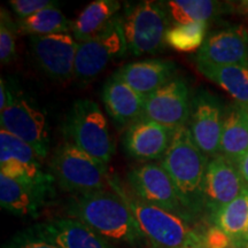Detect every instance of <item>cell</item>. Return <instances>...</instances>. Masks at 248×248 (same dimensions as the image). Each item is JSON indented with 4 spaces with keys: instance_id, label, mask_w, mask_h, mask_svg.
Segmentation results:
<instances>
[{
    "instance_id": "obj_4",
    "label": "cell",
    "mask_w": 248,
    "mask_h": 248,
    "mask_svg": "<svg viewBox=\"0 0 248 248\" xmlns=\"http://www.w3.org/2000/svg\"><path fill=\"white\" fill-rule=\"evenodd\" d=\"M54 181L64 192L84 194L110 187L107 166L71 142L57 148L51 163Z\"/></svg>"
},
{
    "instance_id": "obj_32",
    "label": "cell",
    "mask_w": 248,
    "mask_h": 248,
    "mask_svg": "<svg viewBox=\"0 0 248 248\" xmlns=\"http://www.w3.org/2000/svg\"><path fill=\"white\" fill-rule=\"evenodd\" d=\"M11 95L12 91L8 89V86L6 85L5 79L1 78V80H0V111H2L6 107H7Z\"/></svg>"
},
{
    "instance_id": "obj_22",
    "label": "cell",
    "mask_w": 248,
    "mask_h": 248,
    "mask_svg": "<svg viewBox=\"0 0 248 248\" xmlns=\"http://www.w3.org/2000/svg\"><path fill=\"white\" fill-rule=\"evenodd\" d=\"M197 68L206 78L225 90L235 102L248 106V66L197 63Z\"/></svg>"
},
{
    "instance_id": "obj_30",
    "label": "cell",
    "mask_w": 248,
    "mask_h": 248,
    "mask_svg": "<svg viewBox=\"0 0 248 248\" xmlns=\"http://www.w3.org/2000/svg\"><path fill=\"white\" fill-rule=\"evenodd\" d=\"M6 248H59L57 245L37 233L35 229L24 231L8 244Z\"/></svg>"
},
{
    "instance_id": "obj_12",
    "label": "cell",
    "mask_w": 248,
    "mask_h": 248,
    "mask_svg": "<svg viewBox=\"0 0 248 248\" xmlns=\"http://www.w3.org/2000/svg\"><path fill=\"white\" fill-rule=\"evenodd\" d=\"M30 43L36 61L49 78L59 83L74 78L78 43L70 33L35 36Z\"/></svg>"
},
{
    "instance_id": "obj_25",
    "label": "cell",
    "mask_w": 248,
    "mask_h": 248,
    "mask_svg": "<svg viewBox=\"0 0 248 248\" xmlns=\"http://www.w3.org/2000/svg\"><path fill=\"white\" fill-rule=\"evenodd\" d=\"M17 31L24 35L48 36L55 33H68L71 30L73 22H70L57 6L46 8L32 16L18 20Z\"/></svg>"
},
{
    "instance_id": "obj_17",
    "label": "cell",
    "mask_w": 248,
    "mask_h": 248,
    "mask_svg": "<svg viewBox=\"0 0 248 248\" xmlns=\"http://www.w3.org/2000/svg\"><path fill=\"white\" fill-rule=\"evenodd\" d=\"M177 67L168 60H146L125 64L116 74L146 100L157 90L176 78Z\"/></svg>"
},
{
    "instance_id": "obj_28",
    "label": "cell",
    "mask_w": 248,
    "mask_h": 248,
    "mask_svg": "<svg viewBox=\"0 0 248 248\" xmlns=\"http://www.w3.org/2000/svg\"><path fill=\"white\" fill-rule=\"evenodd\" d=\"M15 26L8 13L1 8V23H0V60L2 64L11 63L16 57V33Z\"/></svg>"
},
{
    "instance_id": "obj_3",
    "label": "cell",
    "mask_w": 248,
    "mask_h": 248,
    "mask_svg": "<svg viewBox=\"0 0 248 248\" xmlns=\"http://www.w3.org/2000/svg\"><path fill=\"white\" fill-rule=\"evenodd\" d=\"M110 187L128 204L145 240L153 248L202 246V234L197 233L187 219L139 199L115 178L110 179Z\"/></svg>"
},
{
    "instance_id": "obj_6",
    "label": "cell",
    "mask_w": 248,
    "mask_h": 248,
    "mask_svg": "<svg viewBox=\"0 0 248 248\" xmlns=\"http://www.w3.org/2000/svg\"><path fill=\"white\" fill-rule=\"evenodd\" d=\"M128 51L133 55L156 53L166 44L169 17L162 4L140 1L122 18Z\"/></svg>"
},
{
    "instance_id": "obj_16",
    "label": "cell",
    "mask_w": 248,
    "mask_h": 248,
    "mask_svg": "<svg viewBox=\"0 0 248 248\" xmlns=\"http://www.w3.org/2000/svg\"><path fill=\"white\" fill-rule=\"evenodd\" d=\"M33 229L59 248H115L90 226L71 217L53 219Z\"/></svg>"
},
{
    "instance_id": "obj_10",
    "label": "cell",
    "mask_w": 248,
    "mask_h": 248,
    "mask_svg": "<svg viewBox=\"0 0 248 248\" xmlns=\"http://www.w3.org/2000/svg\"><path fill=\"white\" fill-rule=\"evenodd\" d=\"M245 182L237 166L222 154L208 161L202 185L203 212L210 221L223 207L238 198L245 190Z\"/></svg>"
},
{
    "instance_id": "obj_35",
    "label": "cell",
    "mask_w": 248,
    "mask_h": 248,
    "mask_svg": "<svg viewBox=\"0 0 248 248\" xmlns=\"http://www.w3.org/2000/svg\"><path fill=\"white\" fill-rule=\"evenodd\" d=\"M246 240H248V230H247V234H246Z\"/></svg>"
},
{
    "instance_id": "obj_36",
    "label": "cell",
    "mask_w": 248,
    "mask_h": 248,
    "mask_svg": "<svg viewBox=\"0 0 248 248\" xmlns=\"http://www.w3.org/2000/svg\"><path fill=\"white\" fill-rule=\"evenodd\" d=\"M247 107H248V106H247Z\"/></svg>"
},
{
    "instance_id": "obj_1",
    "label": "cell",
    "mask_w": 248,
    "mask_h": 248,
    "mask_svg": "<svg viewBox=\"0 0 248 248\" xmlns=\"http://www.w3.org/2000/svg\"><path fill=\"white\" fill-rule=\"evenodd\" d=\"M71 218L78 219L108 240L137 247L145 240L129 206L116 192L101 190L75 194L67 204Z\"/></svg>"
},
{
    "instance_id": "obj_18",
    "label": "cell",
    "mask_w": 248,
    "mask_h": 248,
    "mask_svg": "<svg viewBox=\"0 0 248 248\" xmlns=\"http://www.w3.org/2000/svg\"><path fill=\"white\" fill-rule=\"evenodd\" d=\"M102 101L114 122L130 125L142 116L145 99L126 84L117 74H113L104 85Z\"/></svg>"
},
{
    "instance_id": "obj_9",
    "label": "cell",
    "mask_w": 248,
    "mask_h": 248,
    "mask_svg": "<svg viewBox=\"0 0 248 248\" xmlns=\"http://www.w3.org/2000/svg\"><path fill=\"white\" fill-rule=\"evenodd\" d=\"M130 188L136 197L170 213L191 219L179 199L173 182L162 164L146 162L135 167L128 173Z\"/></svg>"
},
{
    "instance_id": "obj_5",
    "label": "cell",
    "mask_w": 248,
    "mask_h": 248,
    "mask_svg": "<svg viewBox=\"0 0 248 248\" xmlns=\"http://www.w3.org/2000/svg\"><path fill=\"white\" fill-rule=\"evenodd\" d=\"M64 131L70 142L107 166L114 154L106 116L97 102L78 99L68 113Z\"/></svg>"
},
{
    "instance_id": "obj_34",
    "label": "cell",
    "mask_w": 248,
    "mask_h": 248,
    "mask_svg": "<svg viewBox=\"0 0 248 248\" xmlns=\"http://www.w3.org/2000/svg\"><path fill=\"white\" fill-rule=\"evenodd\" d=\"M186 248H204L203 246H190V247H186Z\"/></svg>"
},
{
    "instance_id": "obj_2",
    "label": "cell",
    "mask_w": 248,
    "mask_h": 248,
    "mask_svg": "<svg viewBox=\"0 0 248 248\" xmlns=\"http://www.w3.org/2000/svg\"><path fill=\"white\" fill-rule=\"evenodd\" d=\"M161 164L173 182L190 217L203 212L202 185L208 156L195 145L187 125L176 129Z\"/></svg>"
},
{
    "instance_id": "obj_14",
    "label": "cell",
    "mask_w": 248,
    "mask_h": 248,
    "mask_svg": "<svg viewBox=\"0 0 248 248\" xmlns=\"http://www.w3.org/2000/svg\"><path fill=\"white\" fill-rule=\"evenodd\" d=\"M195 63L214 66H248V32L233 26L207 37L195 55Z\"/></svg>"
},
{
    "instance_id": "obj_11",
    "label": "cell",
    "mask_w": 248,
    "mask_h": 248,
    "mask_svg": "<svg viewBox=\"0 0 248 248\" xmlns=\"http://www.w3.org/2000/svg\"><path fill=\"white\" fill-rule=\"evenodd\" d=\"M223 115L221 102L215 95L206 90L195 93L187 126L195 145L206 156L214 157L219 154Z\"/></svg>"
},
{
    "instance_id": "obj_23",
    "label": "cell",
    "mask_w": 248,
    "mask_h": 248,
    "mask_svg": "<svg viewBox=\"0 0 248 248\" xmlns=\"http://www.w3.org/2000/svg\"><path fill=\"white\" fill-rule=\"evenodd\" d=\"M162 6L173 24L208 23L219 15L222 7L210 0H168Z\"/></svg>"
},
{
    "instance_id": "obj_15",
    "label": "cell",
    "mask_w": 248,
    "mask_h": 248,
    "mask_svg": "<svg viewBox=\"0 0 248 248\" xmlns=\"http://www.w3.org/2000/svg\"><path fill=\"white\" fill-rule=\"evenodd\" d=\"M173 131L141 116L128 126L123 137V146L133 159L162 160L170 146Z\"/></svg>"
},
{
    "instance_id": "obj_31",
    "label": "cell",
    "mask_w": 248,
    "mask_h": 248,
    "mask_svg": "<svg viewBox=\"0 0 248 248\" xmlns=\"http://www.w3.org/2000/svg\"><path fill=\"white\" fill-rule=\"evenodd\" d=\"M232 239L217 225L207 229L202 234V246L204 248H229L232 245Z\"/></svg>"
},
{
    "instance_id": "obj_27",
    "label": "cell",
    "mask_w": 248,
    "mask_h": 248,
    "mask_svg": "<svg viewBox=\"0 0 248 248\" xmlns=\"http://www.w3.org/2000/svg\"><path fill=\"white\" fill-rule=\"evenodd\" d=\"M39 160L32 147L6 130H0V163L13 161L32 170H40Z\"/></svg>"
},
{
    "instance_id": "obj_24",
    "label": "cell",
    "mask_w": 248,
    "mask_h": 248,
    "mask_svg": "<svg viewBox=\"0 0 248 248\" xmlns=\"http://www.w3.org/2000/svg\"><path fill=\"white\" fill-rule=\"evenodd\" d=\"M232 241L246 240L248 230V188H245L239 197L226 204L213 218Z\"/></svg>"
},
{
    "instance_id": "obj_21",
    "label": "cell",
    "mask_w": 248,
    "mask_h": 248,
    "mask_svg": "<svg viewBox=\"0 0 248 248\" xmlns=\"http://www.w3.org/2000/svg\"><path fill=\"white\" fill-rule=\"evenodd\" d=\"M121 4L115 0H95L90 2L73 22L71 31L77 43L97 36L117 16Z\"/></svg>"
},
{
    "instance_id": "obj_13",
    "label": "cell",
    "mask_w": 248,
    "mask_h": 248,
    "mask_svg": "<svg viewBox=\"0 0 248 248\" xmlns=\"http://www.w3.org/2000/svg\"><path fill=\"white\" fill-rule=\"evenodd\" d=\"M191 102L187 84L176 77L145 100L142 117L176 130L190 120Z\"/></svg>"
},
{
    "instance_id": "obj_26",
    "label": "cell",
    "mask_w": 248,
    "mask_h": 248,
    "mask_svg": "<svg viewBox=\"0 0 248 248\" xmlns=\"http://www.w3.org/2000/svg\"><path fill=\"white\" fill-rule=\"evenodd\" d=\"M207 23L173 24L166 35V44L177 52L199 51L206 40Z\"/></svg>"
},
{
    "instance_id": "obj_8",
    "label": "cell",
    "mask_w": 248,
    "mask_h": 248,
    "mask_svg": "<svg viewBox=\"0 0 248 248\" xmlns=\"http://www.w3.org/2000/svg\"><path fill=\"white\" fill-rule=\"evenodd\" d=\"M0 123L1 129L32 147L40 159L47 156L49 132L46 117L27 99L12 92L7 107L0 113Z\"/></svg>"
},
{
    "instance_id": "obj_29",
    "label": "cell",
    "mask_w": 248,
    "mask_h": 248,
    "mask_svg": "<svg viewBox=\"0 0 248 248\" xmlns=\"http://www.w3.org/2000/svg\"><path fill=\"white\" fill-rule=\"evenodd\" d=\"M12 9L16 14L18 20H24L46 8L55 6L54 1L49 0H12L9 1Z\"/></svg>"
},
{
    "instance_id": "obj_7",
    "label": "cell",
    "mask_w": 248,
    "mask_h": 248,
    "mask_svg": "<svg viewBox=\"0 0 248 248\" xmlns=\"http://www.w3.org/2000/svg\"><path fill=\"white\" fill-rule=\"evenodd\" d=\"M126 51L128 45L124 36L122 18L116 16L97 36L78 43L74 78L82 83L91 82L114 60L122 58Z\"/></svg>"
},
{
    "instance_id": "obj_19",
    "label": "cell",
    "mask_w": 248,
    "mask_h": 248,
    "mask_svg": "<svg viewBox=\"0 0 248 248\" xmlns=\"http://www.w3.org/2000/svg\"><path fill=\"white\" fill-rule=\"evenodd\" d=\"M51 186H35L0 175V203L7 212L17 216L38 215Z\"/></svg>"
},
{
    "instance_id": "obj_20",
    "label": "cell",
    "mask_w": 248,
    "mask_h": 248,
    "mask_svg": "<svg viewBox=\"0 0 248 248\" xmlns=\"http://www.w3.org/2000/svg\"><path fill=\"white\" fill-rule=\"evenodd\" d=\"M248 152V107L234 102L224 110L219 154L235 166Z\"/></svg>"
},
{
    "instance_id": "obj_33",
    "label": "cell",
    "mask_w": 248,
    "mask_h": 248,
    "mask_svg": "<svg viewBox=\"0 0 248 248\" xmlns=\"http://www.w3.org/2000/svg\"><path fill=\"white\" fill-rule=\"evenodd\" d=\"M237 168L239 170L241 177H243L245 184L248 186V152L244 155L237 163Z\"/></svg>"
}]
</instances>
